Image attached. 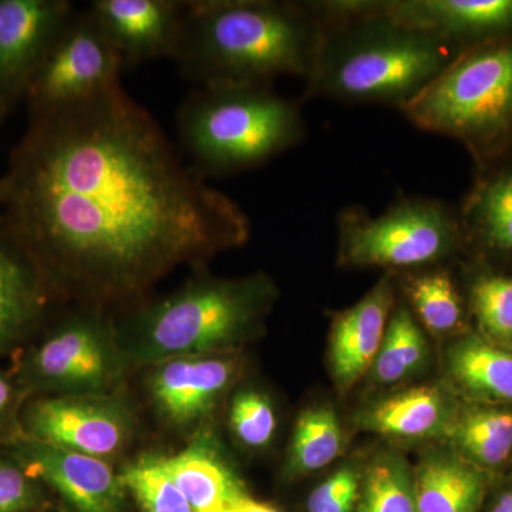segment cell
<instances>
[{"instance_id": "9c48e42d", "label": "cell", "mask_w": 512, "mask_h": 512, "mask_svg": "<svg viewBox=\"0 0 512 512\" xmlns=\"http://www.w3.org/2000/svg\"><path fill=\"white\" fill-rule=\"evenodd\" d=\"M123 62L92 10H76L40 64L26 101L30 113L89 99L120 83Z\"/></svg>"}, {"instance_id": "4fadbf2b", "label": "cell", "mask_w": 512, "mask_h": 512, "mask_svg": "<svg viewBox=\"0 0 512 512\" xmlns=\"http://www.w3.org/2000/svg\"><path fill=\"white\" fill-rule=\"evenodd\" d=\"M235 375L234 360L220 353L174 357L151 366L148 393L167 426L194 433L214 412Z\"/></svg>"}, {"instance_id": "2e32d148", "label": "cell", "mask_w": 512, "mask_h": 512, "mask_svg": "<svg viewBox=\"0 0 512 512\" xmlns=\"http://www.w3.org/2000/svg\"><path fill=\"white\" fill-rule=\"evenodd\" d=\"M396 302L394 274L387 272L365 298L333 320L330 366L340 393L372 369Z\"/></svg>"}, {"instance_id": "d6986e66", "label": "cell", "mask_w": 512, "mask_h": 512, "mask_svg": "<svg viewBox=\"0 0 512 512\" xmlns=\"http://www.w3.org/2000/svg\"><path fill=\"white\" fill-rule=\"evenodd\" d=\"M448 376L470 399L512 406V346L468 333L448 350Z\"/></svg>"}, {"instance_id": "d4e9b609", "label": "cell", "mask_w": 512, "mask_h": 512, "mask_svg": "<svg viewBox=\"0 0 512 512\" xmlns=\"http://www.w3.org/2000/svg\"><path fill=\"white\" fill-rule=\"evenodd\" d=\"M427 359V342L406 303H396L375 362L373 379L380 384L402 382L421 369Z\"/></svg>"}, {"instance_id": "e0dca14e", "label": "cell", "mask_w": 512, "mask_h": 512, "mask_svg": "<svg viewBox=\"0 0 512 512\" xmlns=\"http://www.w3.org/2000/svg\"><path fill=\"white\" fill-rule=\"evenodd\" d=\"M160 461L194 512H222L247 495L244 483L211 434H195L184 450L160 456Z\"/></svg>"}, {"instance_id": "3957f363", "label": "cell", "mask_w": 512, "mask_h": 512, "mask_svg": "<svg viewBox=\"0 0 512 512\" xmlns=\"http://www.w3.org/2000/svg\"><path fill=\"white\" fill-rule=\"evenodd\" d=\"M322 29L313 2L192 0L185 2L174 60L200 86L305 80Z\"/></svg>"}, {"instance_id": "83f0119b", "label": "cell", "mask_w": 512, "mask_h": 512, "mask_svg": "<svg viewBox=\"0 0 512 512\" xmlns=\"http://www.w3.org/2000/svg\"><path fill=\"white\" fill-rule=\"evenodd\" d=\"M468 303L481 335L504 346H512V275L480 272L468 288Z\"/></svg>"}, {"instance_id": "d6a6232c", "label": "cell", "mask_w": 512, "mask_h": 512, "mask_svg": "<svg viewBox=\"0 0 512 512\" xmlns=\"http://www.w3.org/2000/svg\"><path fill=\"white\" fill-rule=\"evenodd\" d=\"M28 397L15 379L0 373V444L5 447L25 437L20 414Z\"/></svg>"}, {"instance_id": "cb8c5ba5", "label": "cell", "mask_w": 512, "mask_h": 512, "mask_svg": "<svg viewBox=\"0 0 512 512\" xmlns=\"http://www.w3.org/2000/svg\"><path fill=\"white\" fill-rule=\"evenodd\" d=\"M458 454L480 468L503 466L512 453V412L473 407L457 414L447 434Z\"/></svg>"}, {"instance_id": "5b68a950", "label": "cell", "mask_w": 512, "mask_h": 512, "mask_svg": "<svg viewBox=\"0 0 512 512\" xmlns=\"http://www.w3.org/2000/svg\"><path fill=\"white\" fill-rule=\"evenodd\" d=\"M264 275L247 279L192 278L177 291L141 305L117 326L130 365L218 353L255 328L274 299Z\"/></svg>"}, {"instance_id": "f546056e", "label": "cell", "mask_w": 512, "mask_h": 512, "mask_svg": "<svg viewBox=\"0 0 512 512\" xmlns=\"http://www.w3.org/2000/svg\"><path fill=\"white\" fill-rule=\"evenodd\" d=\"M229 426L244 446L265 447L271 443L276 430L274 407L264 394L242 390L232 400Z\"/></svg>"}, {"instance_id": "ba28073f", "label": "cell", "mask_w": 512, "mask_h": 512, "mask_svg": "<svg viewBox=\"0 0 512 512\" xmlns=\"http://www.w3.org/2000/svg\"><path fill=\"white\" fill-rule=\"evenodd\" d=\"M128 366L117 326L83 308L20 357L15 380L28 396H104L116 394Z\"/></svg>"}, {"instance_id": "5bb4252c", "label": "cell", "mask_w": 512, "mask_h": 512, "mask_svg": "<svg viewBox=\"0 0 512 512\" xmlns=\"http://www.w3.org/2000/svg\"><path fill=\"white\" fill-rule=\"evenodd\" d=\"M376 6L458 52L512 36V0H376Z\"/></svg>"}, {"instance_id": "7a4b0ae2", "label": "cell", "mask_w": 512, "mask_h": 512, "mask_svg": "<svg viewBox=\"0 0 512 512\" xmlns=\"http://www.w3.org/2000/svg\"><path fill=\"white\" fill-rule=\"evenodd\" d=\"M322 37L301 103L328 99L402 110L461 52L383 15L376 0H316Z\"/></svg>"}, {"instance_id": "8992f818", "label": "cell", "mask_w": 512, "mask_h": 512, "mask_svg": "<svg viewBox=\"0 0 512 512\" xmlns=\"http://www.w3.org/2000/svg\"><path fill=\"white\" fill-rule=\"evenodd\" d=\"M414 127L454 138L480 163L512 144V36L464 50L402 110Z\"/></svg>"}, {"instance_id": "8fae6325", "label": "cell", "mask_w": 512, "mask_h": 512, "mask_svg": "<svg viewBox=\"0 0 512 512\" xmlns=\"http://www.w3.org/2000/svg\"><path fill=\"white\" fill-rule=\"evenodd\" d=\"M76 12L67 0H0V120L22 100Z\"/></svg>"}, {"instance_id": "7402d4cb", "label": "cell", "mask_w": 512, "mask_h": 512, "mask_svg": "<svg viewBox=\"0 0 512 512\" xmlns=\"http://www.w3.org/2000/svg\"><path fill=\"white\" fill-rule=\"evenodd\" d=\"M456 419L446 394L437 387L404 390L362 414L363 429L393 439L420 440L448 434Z\"/></svg>"}, {"instance_id": "4316f807", "label": "cell", "mask_w": 512, "mask_h": 512, "mask_svg": "<svg viewBox=\"0 0 512 512\" xmlns=\"http://www.w3.org/2000/svg\"><path fill=\"white\" fill-rule=\"evenodd\" d=\"M357 512L417 511L414 476L402 458L382 454L367 468Z\"/></svg>"}, {"instance_id": "e575fe53", "label": "cell", "mask_w": 512, "mask_h": 512, "mask_svg": "<svg viewBox=\"0 0 512 512\" xmlns=\"http://www.w3.org/2000/svg\"><path fill=\"white\" fill-rule=\"evenodd\" d=\"M487 512H512V485L498 491L488 505Z\"/></svg>"}, {"instance_id": "484cf974", "label": "cell", "mask_w": 512, "mask_h": 512, "mask_svg": "<svg viewBox=\"0 0 512 512\" xmlns=\"http://www.w3.org/2000/svg\"><path fill=\"white\" fill-rule=\"evenodd\" d=\"M343 437L333 410L315 407L299 416L289 450L291 474H309L329 466L342 451Z\"/></svg>"}, {"instance_id": "ffe728a7", "label": "cell", "mask_w": 512, "mask_h": 512, "mask_svg": "<svg viewBox=\"0 0 512 512\" xmlns=\"http://www.w3.org/2000/svg\"><path fill=\"white\" fill-rule=\"evenodd\" d=\"M419 512H480L487 493L483 468L458 453L434 451L413 473Z\"/></svg>"}, {"instance_id": "30bf717a", "label": "cell", "mask_w": 512, "mask_h": 512, "mask_svg": "<svg viewBox=\"0 0 512 512\" xmlns=\"http://www.w3.org/2000/svg\"><path fill=\"white\" fill-rule=\"evenodd\" d=\"M20 423L28 439L106 461L123 454L136 429L131 407L117 394L39 396L25 403Z\"/></svg>"}, {"instance_id": "52a82bcc", "label": "cell", "mask_w": 512, "mask_h": 512, "mask_svg": "<svg viewBox=\"0 0 512 512\" xmlns=\"http://www.w3.org/2000/svg\"><path fill=\"white\" fill-rule=\"evenodd\" d=\"M336 225L339 265L348 268L413 271L444 264L463 248L458 212L421 195H402L376 217L349 205L339 211Z\"/></svg>"}, {"instance_id": "44dd1931", "label": "cell", "mask_w": 512, "mask_h": 512, "mask_svg": "<svg viewBox=\"0 0 512 512\" xmlns=\"http://www.w3.org/2000/svg\"><path fill=\"white\" fill-rule=\"evenodd\" d=\"M458 212L463 247L512 255V163L481 177Z\"/></svg>"}, {"instance_id": "6da1fadb", "label": "cell", "mask_w": 512, "mask_h": 512, "mask_svg": "<svg viewBox=\"0 0 512 512\" xmlns=\"http://www.w3.org/2000/svg\"><path fill=\"white\" fill-rule=\"evenodd\" d=\"M0 207L50 292L99 311L136 303L177 266L251 237L244 210L184 164L121 83L30 113Z\"/></svg>"}, {"instance_id": "4dcf8cb0", "label": "cell", "mask_w": 512, "mask_h": 512, "mask_svg": "<svg viewBox=\"0 0 512 512\" xmlns=\"http://www.w3.org/2000/svg\"><path fill=\"white\" fill-rule=\"evenodd\" d=\"M52 507L45 484L9 453L0 457V512H46Z\"/></svg>"}, {"instance_id": "f1b7e54d", "label": "cell", "mask_w": 512, "mask_h": 512, "mask_svg": "<svg viewBox=\"0 0 512 512\" xmlns=\"http://www.w3.org/2000/svg\"><path fill=\"white\" fill-rule=\"evenodd\" d=\"M127 494L141 512H194L161 464L160 456H141L120 473Z\"/></svg>"}, {"instance_id": "ac0fdd59", "label": "cell", "mask_w": 512, "mask_h": 512, "mask_svg": "<svg viewBox=\"0 0 512 512\" xmlns=\"http://www.w3.org/2000/svg\"><path fill=\"white\" fill-rule=\"evenodd\" d=\"M50 293L35 262L0 220V350L35 328Z\"/></svg>"}, {"instance_id": "603a6c76", "label": "cell", "mask_w": 512, "mask_h": 512, "mask_svg": "<svg viewBox=\"0 0 512 512\" xmlns=\"http://www.w3.org/2000/svg\"><path fill=\"white\" fill-rule=\"evenodd\" d=\"M441 265L403 272L406 305L421 325L437 336L457 332L466 318L463 296L453 275Z\"/></svg>"}, {"instance_id": "7c38bea8", "label": "cell", "mask_w": 512, "mask_h": 512, "mask_svg": "<svg viewBox=\"0 0 512 512\" xmlns=\"http://www.w3.org/2000/svg\"><path fill=\"white\" fill-rule=\"evenodd\" d=\"M10 456L73 512H124L127 490L109 461L23 437L6 447Z\"/></svg>"}, {"instance_id": "277c9868", "label": "cell", "mask_w": 512, "mask_h": 512, "mask_svg": "<svg viewBox=\"0 0 512 512\" xmlns=\"http://www.w3.org/2000/svg\"><path fill=\"white\" fill-rule=\"evenodd\" d=\"M301 107L265 84L200 86L178 110V137L202 178L238 174L305 140Z\"/></svg>"}, {"instance_id": "836d02e7", "label": "cell", "mask_w": 512, "mask_h": 512, "mask_svg": "<svg viewBox=\"0 0 512 512\" xmlns=\"http://www.w3.org/2000/svg\"><path fill=\"white\" fill-rule=\"evenodd\" d=\"M222 512H282L278 510V508L274 507V505L261 503V501H256L254 498L249 497V495H245V497L239 498L238 501H235L234 504L229 505L228 508H225Z\"/></svg>"}, {"instance_id": "1f68e13d", "label": "cell", "mask_w": 512, "mask_h": 512, "mask_svg": "<svg viewBox=\"0 0 512 512\" xmlns=\"http://www.w3.org/2000/svg\"><path fill=\"white\" fill-rule=\"evenodd\" d=\"M360 481L352 468H342L309 495L308 512H352L359 500Z\"/></svg>"}, {"instance_id": "9a60e30c", "label": "cell", "mask_w": 512, "mask_h": 512, "mask_svg": "<svg viewBox=\"0 0 512 512\" xmlns=\"http://www.w3.org/2000/svg\"><path fill=\"white\" fill-rule=\"evenodd\" d=\"M184 6L180 0H94L89 9L126 67L174 59Z\"/></svg>"}]
</instances>
